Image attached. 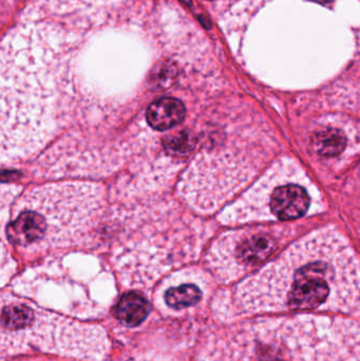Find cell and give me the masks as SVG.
<instances>
[{
	"label": "cell",
	"mask_w": 360,
	"mask_h": 361,
	"mask_svg": "<svg viewBox=\"0 0 360 361\" xmlns=\"http://www.w3.org/2000/svg\"><path fill=\"white\" fill-rule=\"evenodd\" d=\"M236 300L247 313L348 312L359 307V260L340 233L321 229L243 282Z\"/></svg>",
	"instance_id": "cell-1"
},
{
	"label": "cell",
	"mask_w": 360,
	"mask_h": 361,
	"mask_svg": "<svg viewBox=\"0 0 360 361\" xmlns=\"http://www.w3.org/2000/svg\"><path fill=\"white\" fill-rule=\"evenodd\" d=\"M109 349L107 333L99 324H86L56 312L4 299L1 310L4 356L40 352L67 360L103 361Z\"/></svg>",
	"instance_id": "cell-2"
},
{
	"label": "cell",
	"mask_w": 360,
	"mask_h": 361,
	"mask_svg": "<svg viewBox=\"0 0 360 361\" xmlns=\"http://www.w3.org/2000/svg\"><path fill=\"white\" fill-rule=\"evenodd\" d=\"M285 233L283 229L266 227L241 231L232 240V248L226 252L225 260L219 265L220 275L234 279L259 267L283 245Z\"/></svg>",
	"instance_id": "cell-3"
},
{
	"label": "cell",
	"mask_w": 360,
	"mask_h": 361,
	"mask_svg": "<svg viewBox=\"0 0 360 361\" xmlns=\"http://www.w3.org/2000/svg\"><path fill=\"white\" fill-rule=\"evenodd\" d=\"M266 201V212L277 220L287 221L300 218L308 212L311 195L308 180H275L268 182Z\"/></svg>",
	"instance_id": "cell-4"
},
{
	"label": "cell",
	"mask_w": 360,
	"mask_h": 361,
	"mask_svg": "<svg viewBox=\"0 0 360 361\" xmlns=\"http://www.w3.org/2000/svg\"><path fill=\"white\" fill-rule=\"evenodd\" d=\"M186 116L185 106L175 97L156 99L148 107L146 118L154 130L165 131L183 122Z\"/></svg>",
	"instance_id": "cell-5"
},
{
	"label": "cell",
	"mask_w": 360,
	"mask_h": 361,
	"mask_svg": "<svg viewBox=\"0 0 360 361\" xmlns=\"http://www.w3.org/2000/svg\"><path fill=\"white\" fill-rule=\"evenodd\" d=\"M149 302L143 295L129 292L120 297L114 307V315L118 322L127 326H137L147 318L149 314Z\"/></svg>",
	"instance_id": "cell-6"
},
{
	"label": "cell",
	"mask_w": 360,
	"mask_h": 361,
	"mask_svg": "<svg viewBox=\"0 0 360 361\" xmlns=\"http://www.w3.org/2000/svg\"><path fill=\"white\" fill-rule=\"evenodd\" d=\"M196 361H245L232 337H213L203 347Z\"/></svg>",
	"instance_id": "cell-7"
},
{
	"label": "cell",
	"mask_w": 360,
	"mask_h": 361,
	"mask_svg": "<svg viewBox=\"0 0 360 361\" xmlns=\"http://www.w3.org/2000/svg\"><path fill=\"white\" fill-rule=\"evenodd\" d=\"M347 145V139L342 130L333 127L321 129L313 135L311 147L315 154L321 157L340 156Z\"/></svg>",
	"instance_id": "cell-8"
},
{
	"label": "cell",
	"mask_w": 360,
	"mask_h": 361,
	"mask_svg": "<svg viewBox=\"0 0 360 361\" xmlns=\"http://www.w3.org/2000/svg\"><path fill=\"white\" fill-rule=\"evenodd\" d=\"M202 299V292L194 284L173 286L165 293L164 300L169 309L175 311L190 309L198 305Z\"/></svg>",
	"instance_id": "cell-9"
},
{
	"label": "cell",
	"mask_w": 360,
	"mask_h": 361,
	"mask_svg": "<svg viewBox=\"0 0 360 361\" xmlns=\"http://www.w3.org/2000/svg\"><path fill=\"white\" fill-rule=\"evenodd\" d=\"M194 137L190 133H181L175 137H171L165 143V147L170 154H186L192 152L194 146Z\"/></svg>",
	"instance_id": "cell-10"
},
{
	"label": "cell",
	"mask_w": 360,
	"mask_h": 361,
	"mask_svg": "<svg viewBox=\"0 0 360 361\" xmlns=\"http://www.w3.org/2000/svg\"><path fill=\"white\" fill-rule=\"evenodd\" d=\"M129 361H165V360H159V358H156V357H148V356H143V357L133 358V360H131Z\"/></svg>",
	"instance_id": "cell-11"
},
{
	"label": "cell",
	"mask_w": 360,
	"mask_h": 361,
	"mask_svg": "<svg viewBox=\"0 0 360 361\" xmlns=\"http://www.w3.org/2000/svg\"><path fill=\"white\" fill-rule=\"evenodd\" d=\"M23 361H67V360H23ZM68 361H75V360H68Z\"/></svg>",
	"instance_id": "cell-12"
},
{
	"label": "cell",
	"mask_w": 360,
	"mask_h": 361,
	"mask_svg": "<svg viewBox=\"0 0 360 361\" xmlns=\"http://www.w3.org/2000/svg\"><path fill=\"white\" fill-rule=\"evenodd\" d=\"M314 1H317V2H329V1H331V0H314Z\"/></svg>",
	"instance_id": "cell-13"
}]
</instances>
